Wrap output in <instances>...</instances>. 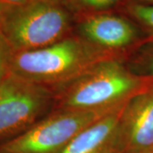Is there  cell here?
<instances>
[{
    "label": "cell",
    "mask_w": 153,
    "mask_h": 153,
    "mask_svg": "<svg viewBox=\"0 0 153 153\" xmlns=\"http://www.w3.org/2000/svg\"><path fill=\"white\" fill-rule=\"evenodd\" d=\"M124 153L153 148V82L124 105L120 117Z\"/></svg>",
    "instance_id": "6"
},
{
    "label": "cell",
    "mask_w": 153,
    "mask_h": 153,
    "mask_svg": "<svg viewBox=\"0 0 153 153\" xmlns=\"http://www.w3.org/2000/svg\"><path fill=\"white\" fill-rule=\"evenodd\" d=\"M124 105L88 126L61 153H124L120 133Z\"/></svg>",
    "instance_id": "8"
},
{
    "label": "cell",
    "mask_w": 153,
    "mask_h": 153,
    "mask_svg": "<svg viewBox=\"0 0 153 153\" xmlns=\"http://www.w3.org/2000/svg\"><path fill=\"white\" fill-rule=\"evenodd\" d=\"M0 1L7 5H19V4L28 3L32 0H0Z\"/></svg>",
    "instance_id": "13"
},
{
    "label": "cell",
    "mask_w": 153,
    "mask_h": 153,
    "mask_svg": "<svg viewBox=\"0 0 153 153\" xmlns=\"http://www.w3.org/2000/svg\"><path fill=\"white\" fill-rule=\"evenodd\" d=\"M71 16L62 0H32L0 12V31L15 53L41 49L66 38Z\"/></svg>",
    "instance_id": "3"
},
{
    "label": "cell",
    "mask_w": 153,
    "mask_h": 153,
    "mask_svg": "<svg viewBox=\"0 0 153 153\" xmlns=\"http://www.w3.org/2000/svg\"><path fill=\"white\" fill-rule=\"evenodd\" d=\"M119 51L100 48L82 37H66L41 49L15 53L10 73L32 82L63 87Z\"/></svg>",
    "instance_id": "1"
},
{
    "label": "cell",
    "mask_w": 153,
    "mask_h": 153,
    "mask_svg": "<svg viewBox=\"0 0 153 153\" xmlns=\"http://www.w3.org/2000/svg\"><path fill=\"white\" fill-rule=\"evenodd\" d=\"M152 82L153 77L132 72L120 58L104 60L61 87L58 94L59 109H116Z\"/></svg>",
    "instance_id": "2"
},
{
    "label": "cell",
    "mask_w": 153,
    "mask_h": 153,
    "mask_svg": "<svg viewBox=\"0 0 153 153\" xmlns=\"http://www.w3.org/2000/svg\"><path fill=\"white\" fill-rule=\"evenodd\" d=\"M52 98L49 87L10 73L0 83V140L37 123Z\"/></svg>",
    "instance_id": "5"
},
{
    "label": "cell",
    "mask_w": 153,
    "mask_h": 153,
    "mask_svg": "<svg viewBox=\"0 0 153 153\" xmlns=\"http://www.w3.org/2000/svg\"><path fill=\"white\" fill-rule=\"evenodd\" d=\"M133 2L143 4H147V5H153V0H134Z\"/></svg>",
    "instance_id": "14"
},
{
    "label": "cell",
    "mask_w": 153,
    "mask_h": 153,
    "mask_svg": "<svg viewBox=\"0 0 153 153\" xmlns=\"http://www.w3.org/2000/svg\"><path fill=\"white\" fill-rule=\"evenodd\" d=\"M127 10L153 39V5L131 2L127 6Z\"/></svg>",
    "instance_id": "10"
},
{
    "label": "cell",
    "mask_w": 153,
    "mask_h": 153,
    "mask_svg": "<svg viewBox=\"0 0 153 153\" xmlns=\"http://www.w3.org/2000/svg\"><path fill=\"white\" fill-rule=\"evenodd\" d=\"M81 37L100 48L119 51L140 38V32L129 20L109 13H94L79 24Z\"/></svg>",
    "instance_id": "7"
},
{
    "label": "cell",
    "mask_w": 153,
    "mask_h": 153,
    "mask_svg": "<svg viewBox=\"0 0 153 153\" xmlns=\"http://www.w3.org/2000/svg\"><path fill=\"white\" fill-rule=\"evenodd\" d=\"M144 76L153 77V50L148 54L145 62V74Z\"/></svg>",
    "instance_id": "12"
},
{
    "label": "cell",
    "mask_w": 153,
    "mask_h": 153,
    "mask_svg": "<svg viewBox=\"0 0 153 153\" xmlns=\"http://www.w3.org/2000/svg\"><path fill=\"white\" fill-rule=\"evenodd\" d=\"M116 109H59L1 145L0 153H61L81 132Z\"/></svg>",
    "instance_id": "4"
},
{
    "label": "cell",
    "mask_w": 153,
    "mask_h": 153,
    "mask_svg": "<svg viewBox=\"0 0 153 153\" xmlns=\"http://www.w3.org/2000/svg\"><path fill=\"white\" fill-rule=\"evenodd\" d=\"M123 0H62L70 10L88 12L101 13L117 5Z\"/></svg>",
    "instance_id": "9"
},
{
    "label": "cell",
    "mask_w": 153,
    "mask_h": 153,
    "mask_svg": "<svg viewBox=\"0 0 153 153\" xmlns=\"http://www.w3.org/2000/svg\"><path fill=\"white\" fill-rule=\"evenodd\" d=\"M14 55V50L0 31V83L10 73L11 63Z\"/></svg>",
    "instance_id": "11"
},
{
    "label": "cell",
    "mask_w": 153,
    "mask_h": 153,
    "mask_svg": "<svg viewBox=\"0 0 153 153\" xmlns=\"http://www.w3.org/2000/svg\"><path fill=\"white\" fill-rule=\"evenodd\" d=\"M4 5H5V4H4V3H2V2L0 1V12H1V11H2V10L4 9Z\"/></svg>",
    "instance_id": "16"
},
{
    "label": "cell",
    "mask_w": 153,
    "mask_h": 153,
    "mask_svg": "<svg viewBox=\"0 0 153 153\" xmlns=\"http://www.w3.org/2000/svg\"><path fill=\"white\" fill-rule=\"evenodd\" d=\"M139 153H153V148H151L149 150H146V151H144V152H141Z\"/></svg>",
    "instance_id": "15"
}]
</instances>
